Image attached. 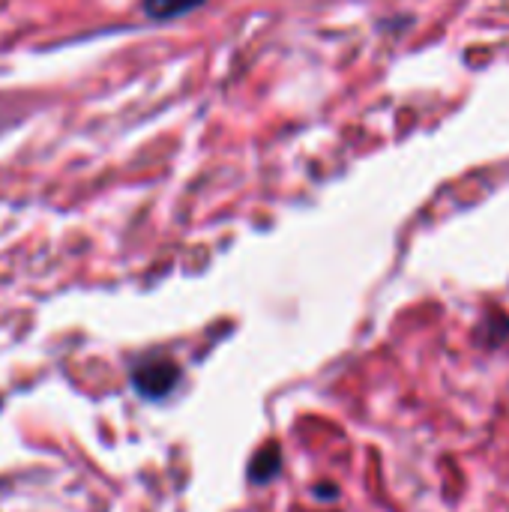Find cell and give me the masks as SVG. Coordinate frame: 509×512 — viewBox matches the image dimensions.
I'll return each mask as SVG.
<instances>
[{
	"instance_id": "7a4b0ae2",
	"label": "cell",
	"mask_w": 509,
	"mask_h": 512,
	"mask_svg": "<svg viewBox=\"0 0 509 512\" xmlns=\"http://www.w3.org/2000/svg\"><path fill=\"white\" fill-rule=\"evenodd\" d=\"M204 0H144V12L153 21H174L198 9Z\"/></svg>"
},
{
	"instance_id": "6da1fadb",
	"label": "cell",
	"mask_w": 509,
	"mask_h": 512,
	"mask_svg": "<svg viewBox=\"0 0 509 512\" xmlns=\"http://www.w3.org/2000/svg\"><path fill=\"white\" fill-rule=\"evenodd\" d=\"M177 381H180V366L168 357H153V360L141 363L132 375V384L144 399L168 396L177 387Z\"/></svg>"
},
{
	"instance_id": "3957f363",
	"label": "cell",
	"mask_w": 509,
	"mask_h": 512,
	"mask_svg": "<svg viewBox=\"0 0 509 512\" xmlns=\"http://www.w3.org/2000/svg\"><path fill=\"white\" fill-rule=\"evenodd\" d=\"M276 468H279V447L270 444V447H264V450L255 456V462H252V480H255V483L270 480V477L276 474Z\"/></svg>"
}]
</instances>
